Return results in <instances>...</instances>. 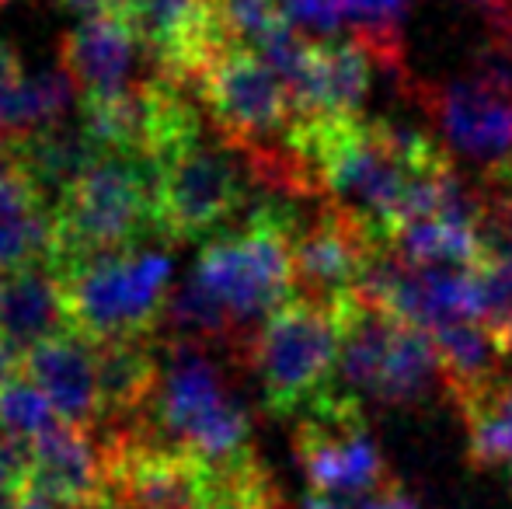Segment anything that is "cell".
<instances>
[{"label": "cell", "instance_id": "obj_1", "mask_svg": "<svg viewBox=\"0 0 512 509\" xmlns=\"http://www.w3.org/2000/svg\"><path fill=\"white\" fill-rule=\"evenodd\" d=\"M286 140L310 164L321 196L356 213L387 248L408 220L415 192L453 164L443 143L391 119L307 116Z\"/></svg>", "mask_w": 512, "mask_h": 509}, {"label": "cell", "instance_id": "obj_2", "mask_svg": "<svg viewBox=\"0 0 512 509\" xmlns=\"http://www.w3.org/2000/svg\"><path fill=\"white\" fill-rule=\"evenodd\" d=\"M157 339H161L157 384L140 426L213 471L258 461L255 415L234 377L244 370L206 342L164 339V335Z\"/></svg>", "mask_w": 512, "mask_h": 509}, {"label": "cell", "instance_id": "obj_3", "mask_svg": "<svg viewBox=\"0 0 512 509\" xmlns=\"http://www.w3.org/2000/svg\"><path fill=\"white\" fill-rule=\"evenodd\" d=\"M164 241L157 210V161L105 150L53 203L49 265L56 272L91 255Z\"/></svg>", "mask_w": 512, "mask_h": 509}, {"label": "cell", "instance_id": "obj_4", "mask_svg": "<svg viewBox=\"0 0 512 509\" xmlns=\"http://www.w3.org/2000/svg\"><path fill=\"white\" fill-rule=\"evenodd\" d=\"M300 210L290 199L265 196L234 227L206 238L199 248L192 276L223 304L241 335H255L258 325L283 300L297 293L293 286V234Z\"/></svg>", "mask_w": 512, "mask_h": 509}, {"label": "cell", "instance_id": "obj_5", "mask_svg": "<svg viewBox=\"0 0 512 509\" xmlns=\"http://www.w3.org/2000/svg\"><path fill=\"white\" fill-rule=\"evenodd\" d=\"M338 311H342V349L335 370L338 387L398 408L425 405L443 387L436 346L425 328L411 325L359 293L338 300Z\"/></svg>", "mask_w": 512, "mask_h": 509}, {"label": "cell", "instance_id": "obj_6", "mask_svg": "<svg viewBox=\"0 0 512 509\" xmlns=\"http://www.w3.org/2000/svg\"><path fill=\"white\" fill-rule=\"evenodd\" d=\"M342 349V311L338 300L293 293L258 325L248 346V374L258 381L262 405L276 419L300 412L335 384Z\"/></svg>", "mask_w": 512, "mask_h": 509}, {"label": "cell", "instance_id": "obj_7", "mask_svg": "<svg viewBox=\"0 0 512 509\" xmlns=\"http://www.w3.org/2000/svg\"><path fill=\"white\" fill-rule=\"evenodd\" d=\"M265 199L248 161L220 133H192L157 157V210L164 241H206L227 231ZM279 199V196H276Z\"/></svg>", "mask_w": 512, "mask_h": 509}, {"label": "cell", "instance_id": "obj_8", "mask_svg": "<svg viewBox=\"0 0 512 509\" xmlns=\"http://www.w3.org/2000/svg\"><path fill=\"white\" fill-rule=\"evenodd\" d=\"M168 252L157 248H119L91 255L60 269L70 325L91 342L122 335H157L164 300L171 290Z\"/></svg>", "mask_w": 512, "mask_h": 509}, {"label": "cell", "instance_id": "obj_9", "mask_svg": "<svg viewBox=\"0 0 512 509\" xmlns=\"http://www.w3.org/2000/svg\"><path fill=\"white\" fill-rule=\"evenodd\" d=\"M192 95L209 126L241 154L286 143L297 109L286 81L255 46L227 39L192 77Z\"/></svg>", "mask_w": 512, "mask_h": 509}, {"label": "cell", "instance_id": "obj_10", "mask_svg": "<svg viewBox=\"0 0 512 509\" xmlns=\"http://www.w3.org/2000/svg\"><path fill=\"white\" fill-rule=\"evenodd\" d=\"M293 457L310 492L359 499L391 485V468L363 412V398L331 384L297 415Z\"/></svg>", "mask_w": 512, "mask_h": 509}, {"label": "cell", "instance_id": "obj_11", "mask_svg": "<svg viewBox=\"0 0 512 509\" xmlns=\"http://www.w3.org/2000/svg\"><path fill=\"white\" fill-rule=\"evenodd\" d=\"M408 95L443 133L446 147L492 175L512 164V91L460 74L450 81H411Z\"/></svg>", "mask_w": 512, "mask_h": 509}, {"label": "cell", "instance_id": "obj_12", "mask_svg": "<svg viewBox=\"0 0 512 509\" xmlns=\"http://www.w3.org/2000/svg\"><path fill=\"white\" fill-rule=\"evenodd\" d=\"M387 248L356 213L321 199L310 220L300 217L293 234V286L317 300H342L356 293L370 258Z\"/></svg>", "mask_w": 512, "mask_h": 509}, {"label": "cell", "instance_id": "obj_13", "mask_svg": "<svg viewBox=\"0 0 512 509\" xmlns=\"http://www.w3.org/2000/svg\"><path fill=\"white\" fill-rule=\"evenodd\" d=\"M60 63L74 77L81 102H108L129 95L154 70L133 28L115 11L84 14L81 25L63 35Z\"/></svg>", "mask_w": 512, "mask_h": 509}, {"label": "cell", "instance_id": "obj_14", "mask_svg": "<svg viewBox=\"0 0 512 509\" xmlns=\"http://www.w3.org/2000/svg\"><path fill=\"white\" fill-rule=\"evenodd\" d=\"M21 370L46 391L56 415L67 426L98 429L102 422V394H98L95 342L77 328L35 342L21 356Z\"/></svg>", "mask_w": 512, "mask_h": 509}, {"label": "cell", "instance_id": "obj_15", "mask_svg": "<svg viewBox=\"0 0 512 509\" xmlns=\"http://www.w3.org/2000/svg\"><path fill=\"white\" fill-rule=\"evenodd\" d=\"M370 63L356 39H310L304 63L286 81L297 119L359 116L370 95Z\"/></svg>", "mask_w": 512, "mask_h": 509}, {"label": "cell", "instance_id": "obj_16", "mask_svg": "<svg viewBox=\"0 0 512 509\" xmlns=\"http://www.w3.org/2000/svg\"><path fill=\"white\" fill-rule=\"evenodd\" d=\"M105 450L95 429L56 422L32 443L28 485L74 509H98L105 503Z\"/></svg>", "mask_w": 512, "mask_h": 509}, {"label": "cell", "instance_id": "obj_17", "mask_svg": "<svg viewBox=\"0 0 512 509\" xmlns=\"http://www.w3.org/2000/svg\"><path fill=\"white\" fill-rule=\"evenodd\" d=\"M70 325L60 272L49 262L18 265L0 272V339L14 356H25L35 342Z\"/></svg>", "mask_w": 512, "mask_h": 509}, {"label": "cell", "instance_id": "obj_18", "mask_svg": "<svg viewBox=\"0 0 512 509\" xmlns=\"http://www.w3.org/2000/svg\"><path fill=\"white\" fill-rule=\"evenodd\" d=\"M161 339L157 335H122L95 342L98 394H102V429H129L143 419L157 384Z\"/></svg>", "mask_w": 512, "mask_h": 509}, {"label": "cell", "instance_id": "obj_19", "mask_svg": "<svg viewBox=\"0 0 512 509\" xmlns=\"http://www.w3.org/2000/svg\"><path fill=\"white\" fill-rule=\"evenodd\" d=\"M77 98V84L67 67L28 70L11 42H0V133H28L70 116Z\"/></svg>", "mask_w": 512, "mask_h": 509}, {"label": "cell", "instance_id": "obj_20", "mask_svg": "<svg viewBox=\"0 0 512 509\" xmlns=\"http://www.w3.org/2000/svg\"><path fill=\"white\" fill-rule=\"evenodd\" d=\"M432 346L439 356V374L443 387L457 412L471 405L474 398L488 391L502 377V360H506V346L502 335L485 321H450V325L432 328Z\"/></svg>", "mask_w": 512, "mask_h": 509}, {"label": "cell", "instance_id": "obj_21", "mask_svg": "<svg viewBox=\"0 0 512 509\" xmlns=\"http://www.w3.org/2000/svg\"><path fill=\"white\" fill-rule=\"evenodd\" d=\"M18 161L25 168V175L35 182V189L56 203L98 157L105 154L102 143L91 136V129L84 126V119H60L39 129L18 133Z\"/></svg>", "mask_w": 512, "mask_h": 509}, {"label": "cell", "instance_id": "obj_22", "mask_svg": "<svg viewBox=\"0 0 512 509\" xmlns=\"http://www.w3.org/2000/svg\"><path fill=\"white\" fill-rule=\"evenodd\" d=\"M53 203L35 189L25 168L0 171V272L49 262Z\"/></svg>", "mask_w": 512, "mask_h": 509}, {"label": "cell", "instance_id": "obj_23", "mask_svg": "<svg viewBox=\"0 0 512 509\" xmlns=\"http://www.w3.org/2000/svg\"><path fill=\"white\" fill-rule=\"evenodd\" d=\"M405 21L408 0H349V25L345 28L370 53V60L380 70L398 77V84L408 91V84L415 77L408 74Z\"/></svg>", "mask_w": 512, "mask_h": 509}, {"label": "cell", "instance_id": "obj_24", "mask_svg": "<svg viewBox=\"0 0 512 509\" xmlns=\"http://www.w3.org/2000/svg\"><path fill=\"white\" fill-rule=\"evenodd\" d=\"M467 426V461L478 471H495L512 454V377L502 374L481 398L460 408Z\"/></svg>", "mask_w": 512, "mask_h": 509}, {"label": "cell", "instance_id": "obj_25", "mask_svg": "<svg viewBox=\"0 0 512 509\" xmlns=\"http://www.w3.org/2000/svg\"><path fill=\"white\" fill-rule=\"evenodd\" d=\"M56 422H60V415H56L53 401L46 398V391L25 370H18V374L0 384V433L4 436L35 443Z\"/></svg>", "mask_w": 512, "mask_h": 509}, {"label": "cell", "instance_id": "obj_26", "mask_svg": "<svg viewBox=\"0 0 512 509\" xmlns=\"http://www.w3.org/2000/svg\"><path fill=\"white\" fill-rule=\"evenodd\" d=\"M283 14L310 39H335L349 25V0H283Z\"/></svg>", "mask_w": 512, "mask_h": 509}, {"label": "cell", "instance_id": "obj_27", "mask_svg": "<svg viewBox=\"0 0 512 509\" xmlns=\"http://www.w3.org/2000/svg\"><path fill=\"white\" fill-rule=\"evenodd\" d=\"M28 461H32V443L0 433V496H18L25 489Z\"/></svg>", "mask_w": 512, "mask_h": 509}, {"label": "cell", "instance_id": "obj_28", "mask_svg": "<svg viewBox=\"0 0 512 509\" xmlns=\"http://www.w3.org/2000/svg\"><path fill=\"white\" fill-rule=\"evenodd\" d=\"M352 509H422V506H418L398 482H391V485H384L380 492H370V496L352 499Z\"/></svg>", "mask_w": 512, "mask_h": 509}, {"label": "cell", "instance_id": "obj_29", "mask_svg": "<svg viewBox=\"0 0 512 509\" xmlns=\"http://www.w3.org/2000/svg\"><path fill=\"white\" fill-rule=\"evenodd\" d=\"M300 509H352V499L342 496H321V492H310L307 503Z\"/></svg>", "mask_w": 512, "mask_h": 509}, {"label": "cell", "instance_id": "obj_30", "mask_svg": "<svg viewBox=\"0 0 512 509\" xmlns=\"http://www.w3.org/2000/svg\"><path fill=\"white\" fill-rule=\"evenodd\" d=\"M467 4H474L478 11H485L488 21L506 18V14H512V0H467Z\"/></svg>", "mask_w": 512, "mask_h": 509}, {"label": "cell", "instance_id": "obj_31", "mask_svg": "<svg viewBox=\"0 0 512 509\" xmlns=\"http://www.w3.org/2000/svg\"><path fill=\"white\" fill-rule=\"evenodd\" d=\"M21 370V360L11 353V349L4 346V339H0V384L7 381V377H14Z\"/></svg>", "mask_w": 512, "mask_h": 509}, {"label": "cell", "instance_id": "obj_32", "mask_svg": "<svg viewBox=\"0 0 512 509\" xmlns=\"http://www.w3.org/2000/svg\"><path fill=\"white\" fill-rule=\"evenodd\" d=\"M251 509H290L286 506V499H283V492H279V485H272V489H265L262 492V499H258Z\"/></svg>", "mask_w": 512, "mask_h": 509}, {"label": "cell", "instance_id": "obj_33", "mask_svg": "<svg viewBox=\"0 0 512 509\" xmlns=\"http://www.w3.org/2000/svg\"><path fill=\"white\" fill-rule=\"evenodd\" d=\"M67 7H74V11H81V14H95V11H108L105 7V0H63Z\"/></svg>", "mask_w": 512, "mask_h": 509}, {"label": "cell", "instance_id": "obj_34", "mask_svg": "<svg viewBox=\"0 0 512 509\" xmlns=\"http://www.w3.org/2000/svg\"><path fill=\"white\" fill-rule=\"evenodd\" d=\"M499 335H502V346H506V353L512 356V321L506 328H499Z\"/></svg>", "mask_w": 512, "mask_h": 509}, {"label": "cell", "instance_id": "obj_35", "mask_svg": "<svg viewBox=\"0 0 512 509\" xmlns=\"http://www.w3.org/2000/svg\"><path fill=\"white\" fill-rule=\"evenodd\" d=\"M0 509H14V496H0Z\"/></svg>", "mask_w": 512, "mask_h": 509}, {"label": "cell", "instance_id": "obj_36", "mask_svg": "<svg viewBox=\"0 0 512 509\" xmlns=\"http://www.w3.org/2000/svg\"><path fill=\"white\" fill-rule=\"evenodd\" d=\"M502 468H506V478H509V492H512V454H509V461L502 464Z\"/></svg>", "mask_w": 512, "mask_h": 509}, {"label": "cell", "instance_id": "obj_37", "mask_svg": "<svg viewBox=\"0 0 512 509\" xmlns=\"http://www.w3.org/2000/svg\"><path fill=\"white\" fill-rule=\"evenodd\" d=\"M4 4H7V0H0V7H4Z\"/></svg>", "mask_w": 512, "mask_h": 509}]
</instances>
